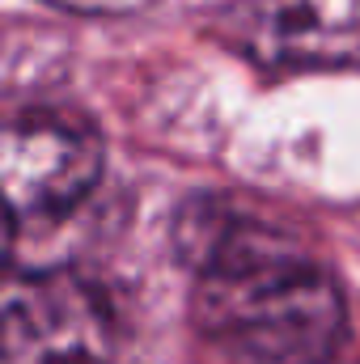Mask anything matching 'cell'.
Returning a JSON list of instances; mask_svg holds the SVG:
<instances>
[{
	"label": "cell",
	"instance_id": "1",
	"mask_svg": "<svg viewBox=\"0 0 360 364\" xmlns=\"http://www.w3.org/2000/svg\"><path fill=\"white\" fill-rule=\"evenodd\" d=\"M191 322L250 364H331L348 335L335 272L280 225L199 212L182 216Z\"/></svg>",
	"mask_w": 360,
	"mask_h": 364
},
{
	"label": "cell",
	"instance_id": "2",
	"mask_svg": "<svg viewBox=\"0 0 360 364\" xmlns=\"http://www.w3.org/2000/svg\"><path fill=\"white\" fill-rule=\"evenodd\" d=\"M0 364H140L106 292L73 272H9Z\"/></svg>",
	"mask_w": 360,
	"mask_h": 364
},
{
	"label": "cell",
	"instance_id": "3",
	"mask_svg": "<svg viewBox=\"0 0 360 364\" xmlns=\"http://www.w3.org/2000/svg\"><path fill=\"white\" fill-rule=\"evenodd\" d=\"M106 149L85 119L68 110H17L0 140V178L9 203V237L26 225L73 216L102 182Z\"/></svg>",
	"mask_w": 360,
	"mask_h": 364
},
{
	"label": "cell",
	"instance_id": "4",
	"mask_svg": "<svg viewBox=\"0 0 360 364\" xmlns=\"http://www.w3.org/2000/svg\"><path fill=\"white\" fill-rule=\"evenodd\" d=\"M242 51L268 73L360 68V0H255Z\"/></svg>",
	"mask_w": 360,
	"mask_h": 364
},
{
	"label": "cell",
	"instance_id": "5",
	"mask_svg": "<svg viewBox=\"0 0 360 364\" xmlns=\"http://www.w3.org/2000/svg\"><path fill=\"white\" fill-rule=\"evenodd\" d=\"M38 4L73 17H132V13H144L153 0H38Z\"/></svg>",
	"mask_w": 360,
	"mask_h": 364
}]
</instances>
